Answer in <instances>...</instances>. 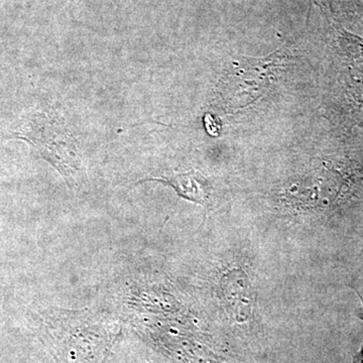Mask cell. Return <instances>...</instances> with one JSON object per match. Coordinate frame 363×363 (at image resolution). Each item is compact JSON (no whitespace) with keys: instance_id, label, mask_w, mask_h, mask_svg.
Masks as SVG:
<instances>
[{"instance_id":"obj_1","label":"cell","mask_w":363,"mask_h":363,"mask_svg":"<svg viewBox=\"0 0 363 363\" xmlns=\"http://www.w3.org/2000/svg\"><path fill=\"white\" fill-rule=\"evenodd\" d=\"M119 334L111 320L90 310L43 314L40 338L57 363H105Z\"/></svg>"},{"instance_id":"obj_2","label":"cell","mask_w":363,"mask_h":363,"mask_svg":"<svg viewBox=\"0 0 363 363\" xmlns=\"http://www.w3.org/2000/svg\"><path fill=\"white\" fill-rule=\"evenodd\" d=\"M14 138L30 143L40 156L51 162L71 185L81 172L80 155L74 136L65 123L51 114H35Z\"/></svg>"},{"instance_id":"obj_3","label":"cell","mask_w":363,"mask_h":363,"mask_svg":"<svg viewBox=\"0 0 363 363\" xmlns=\"http://www.w3.org/2000/svg\"><path fill=\"white\" fill-rule=\"evenodd\" d=\"M147 181L161 182L162 184L171 186L180 197L203 206L207 205L209 201V185L206 179L198 172L191 171L187 173L176 174V175L159 177V178L143 179L138 183Z\"/></svg>"},{"instance_id":"obj_4","label":"cell","mask_w":363,"mask_h":363,"mask_svg":"<svg viewBox=\"0 0 363 363\" xmlns=\"http://www.w3.org/2000/svg\"><path fill=\"white\" fill-rule=\"evenodd\" d=\"M358 296H359L360 301H362L363 309V298L360 295ZM351 363H363V342L360 350H358L357 352L355 353L354 357H353L352 362Z\"/></svg>"}]
</instances>
